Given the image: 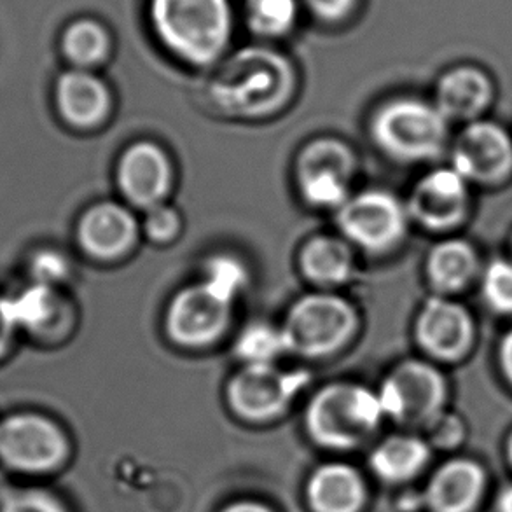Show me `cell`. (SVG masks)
Instances as JSON below:
<instances>
[{"label":"cell","mask_w":512,"mask_h":512,"mask_svg":"<svg viewBox=\"0 0 512 512\" xmlns=\"http://www.w3.org/2000/svg\"><path fill=\"white\" fill-rule=\"evenodd\" d=\"M507 458H509V462L512 465V434L509 437V441H507Z\"/></svg>","instance_id":"39"},{"label":"cell","mask_w":512,"mask_h":512,"mask_svg":"<svg viewBox=\"0 0 512 512\" xmlns=\"http://www.w3.org/2000/svg\"><path fill=\"white\" fill-rule=\"evenodd\" d=\"M146 233L154 242H170L173 236L179 233V214L173 208L158 205V207L147 210Z\"/></svg>","instance_id":"32"},{"label":"cell","mask_w":512,"mask_h":512,"mask_svg":"<svg viewBox=\"0 0 512 512\" xmlns=\"http://www.w3.org/2000/svg\"><path fill=\"white\" fill-rule=\"evenodd\" d=\"M373 135L378 146L397 160H430L443 151L448 119L434 105L399 98L374 116Z\"/></svg>","instance_id":"4"},{"label":"cell","mask_w":512,"mask_h":512,"mask_svg":"<svg viewBox=\"0 0 512 512\" xmlns=\"http://www.w3.org/2000/svg\"><path fill=\"white\" fill-rule=\"evenodd\" d=\"M383 416L380 395L362 385L333 383L308 404L306 430L322 448L353 450L373 436Z\"/></svg>","instance_id":"3"},{"label":"cell","mask_w":512,"mask_h":512,"mask_svg":"<svg viewBox=\"0 0 512 512\" xmlns=\"http://www.w3.org/2000/svg\"><path fill=\"white\" fill-rule=\"evenodd\" d=\"M353 173L355 156L341 140H313L296 161L299 189L317 207L340 210L350 198Z\"/></svg>","instance_id":"10"},{"label":"cell","mask_w":512,"mask_h":512,"mask_svg":"<svg viewBox=\"0 0 512 512\" xmlns=\"http://www.w3.org/2000/svg\"><path fill=\"white\" fill-rule=\"evenodd\" d=\"M305 371H282L275 364H245L228 383V402L242 420L266 423L289 408L305 388Z\"/></svg>","instance_id":"7"},{"label":"cell","mask_w":512,"mask_h":512,"mask_svg":"<svg viewBox=\"0 0 512 512\" xmlns=\"http://www.w3.org/2000/svg\"><path fill=\"white\" fill-rule=\"evenodd\" d=\"M430 446L416 436H392L374 448L369 465L376 478L402 485L422 474L429 465Z\"/></svg>","instance_id":"20"},{"label":"cell","mask_w":512,"mask_h":512,"mask_svg":"<svg viewBox=\"0 0 512 512\" xmlns=\"http://www.w3.org/2000/svg\"><path fill=\"white\" fill-rule=\"evenodd\" d=\"M203 282L233 303L249 282V273L236 257L215 256L208 261Z\"/></svg>","instance_id":"28"},{"label":"cell","mask_w":512,"mask_h":512,"mask_svg":"<svg viewBox=\"0 0 512 512\" xmlns=\"http://www.w3.org/2000/svg\"><path fill=\"white\" fill-rule=\"evenodd\" d=\"M492 86L476 69L451 70L437 86V109L446 119H471L485 109Z\"/></svg>","instance_id":"22"},{"label":"cell","mask_w":512,"mask_h":512,"mask_svg":"<svg viewBox=\"0 0 512 512\" xmlns=\"http://www.w3.org/2000/svg\"><path fill=\"white\" fill-rule=\"evenodd\" d=\"M147 16L158 41L198 67L217 62L235 30L231 0H149Z\"/></svg>","instance_id":"1"},{"label":"cell","mask_w":512,"mask_h":512,"mask_svg":"<svg viewBox=\"0 0 512 512\" xmlns=\"http://www.w3.org/2000/svg\"><path fill=\"white\" fill-rule=\"evenodd\" d=\"M476 271V254L460 240L437 245L429 257V275L432 284L444 292L462 289Z\"/></svg>","instance_id":"25"},{"label":"cell","mask_w":512,"mask_h":512,"mask_svg":"<svg viewBox=\"0 0 512 512\" xmlns=\"http://www.w3.org/2000/svg\"><path fill=\"white\" fill-rule=\"evenodd\" d=\"M301 9V0H245L243 18L257 37L280 39L296 27Z\"/></svg>","instance_id":"26"},{"label":"cell","mask_w":512,"mask_h":512,"mask_svg":"<svg viewBox=\"0 0 512 512\" xmlns=\"http://www.w3.org/2000/svg\"><path fill=\"white\" fill-rule=\"evenodd\" d=\"M28 273L35 284L56 287L69 277L70 261L60 250H37L28 261Z\"/></svg>","instance_id":"29"},{"label":"cell","mask_w":512,"mask_h":512,"mask_svg":"<svg viewBox=\"0 0 512 512\" xmlns=\"http://www.w3.org/2000/svg\"><path fill=\"white\" fill-rule=\"evenodd\" d=\"M118 182L126 200L140 208L163 205L172 189V165L153 142H139L126 149L118 165Z\"/></svg>","instance_id":"13"},{"label":"cell","mask_w":512,"mask_h":512,"mask_svg":"<svg viewBox=\"0 0 512 512\" xmlns=\"http://www.w3.org/2000/svg\"><path fill=\"white\" fill-rule=\"evenodd\" d=\"M338 224L350 242L380 254L406 235L408 214L394 194L371 189L348 198L338 210Z\"/></svg>","instance_id":"9"},{"label":"cell","mask_w":512,"mask_h":512,"mask_svg":"<svg viewBox=\"0 0 512 512\" xmlns=\"http://www.w3.org/2000/svg\"><path fill=\"white\" fill-rule=\"evenodd\" d=\"M55 98L60 116L81 130L100 125L111 109V93L90 70L63 72L56 81Z\"/></svg>","instance_id":"18"},{"label":"cell","mask_w":512,"mask_h":512,"mask_svg":"<svg viewBox=\"0 0 512 512\" xmlns=\"http://www.w3.org/2000/svg\"><path fill=\"white\" fill-rule=\"evenodd\" d=\"M416 336L430 355L457 359L471 345V317L462 306L448 299H429L418 317Z\"/></svg>","instance_id":"16"},{"label":"cell","mask_w":512,"mask_h":512,"mask_svg":"<svg viewBox=\"0 0 512 512\" xmlns=\"http://www.w3.org/2000/svg\"><path fill=\"white\" fill-rule=\"evenodd\" d=\"M497 512H512V485L506 486L497 497Z\"/></svg>","instance_id":"38"},{"label":"cell","mask_w":512,"mask_h":512,"mask_svg":"<svg viewBox=\"0 0 512 512\" xmlns=\"http://www.w3.org/2000/svg\"><path fill=\"white\" fill-rule=\"evenodd\" d=\"M14 336H16V329H14L13 322L7 315L4 299L0 298V359L9 352V348L13 345Z\"/></svg>","instance_id":"35"},{"label":"cell","mask_w":512,"mask_h":512,"mask_svg":"<svg viewBox=\"0 0 512 512\" xmlns=\"http://www.w3.org/2000/svg\"><path fill=\"white\" fill-rule=\"evenodd\" d=\"M357 327V315L346 299L334 294H308L298 299L282 327L287 352L324 357L345 346Z\"/></svg>","instance_id":"5"},{"label":"cell","mask_w":512,"mask_h":512,"mask_svg":"<svg viewBox=\"0 0 512 512\" xmlns=\"http://www.w3.org/2000/svg\"><path fill=\"white\" fill-rule=\"evenodd\" d=\"M453 165L465 180L493 184L512 168V142L500 126L474 123L458 137Z\"/></svg>","instance_id":"12"},{"label":"cell","mask_w":512,"mask_h":512,"mask_svg":"<svg viewBox=\"0 0 512 512\" xmlns=\"http://www.w3.org/2000/svg\"><path fill=\"white\" fill-rule=\"evenodd\" d=\"M111 48L109 30L93 18L72 21L62 35L63 55L76 69L97 67L109 56Z\"/></svg>","instance_id":"24"},{"label":"cell","mask_w":512,"mask_h":512,"mask_svg":"<svg viewBox=\"0 0 512 512\" xmlns=\"http://www.w3.org/2000/svg\"><path fill=\"white\" fill-rule=\"evenodd\" d=\"M467 180L455 168L425 175L411 198V212L423 226L446 229L462 221L467 208Z\"/></svg>","instance_id":"15"},{"label":"cell","mask_w":512,"mask_h":512,"mask_svg":"<svg viewBox=\"0 0 512 512\" xmlns=\"http://www.w3.org/2000/svg\"><path fill=\"white\" fill-rule=\"evenodd\" d=\"M2 299L16 331L44 336L62 317L60 296L55 287L49 285L32 282L23 291Z\"/></svg>","instance_id":"21"},{"label":"cell","mask_w":512,"mask_h":512,"mask_svg":"<svg viewBox=\"0 0 512 512\" xmlns=\"http://www.w3.org/2000/svg\"><path fill=\"white\" fill-rule=\"evenodd\" d=\"M301 6L317 20L338 23L353 13L357 0H301Z\"/></svg>","instance_id":"33"},{"label":"cell","mask_w":512,"mask_h":512,"mask_svg":"<svg viewBox=\"0 0 512 512\" xmlns=\"http://www.w3.org/2000/svg\"><path fill=\"white\" fill-rule=\"evenodd\" d=\"M70 455L62 427L39 413H14L0 422V462L23 474H48Z\"/></svg>","instance_id":"6"},{"label":"cell","mask_w":512,"mask_h":512,"mask_svg":"<svg viewBox=\"0 0 512 512\" xmlns=\"http://www.w3.org/2000/svg\"><path fill=\"white\" fill-rule=\"evenodd\" d=\"M500 359H502V366L506 371L507 378L512 383V331L507 334L506 340L502 343V352H500Z\"/></svg>","instance_id":"37"},{"label":"cell","mask_w":512,"mask_h":512,"mask_svg":"<svg viewBox=\"0 0 512 512\" xmlns=\"http://www.w3.org/2000/svg\"><path fill=\"white\" fill-rule=\"evenodd\" d=\"M378 395L383 415L401 425L430 427L443 415L446 383L434 367L409 360L388 374Z\"/></svg>","instance_id":"8"},{"label":"cell","mask_w":512,"mask_h":512,"mask_svg":"<svg viewBox=\"0 0 512 512\" xmlns=\"http://www.w3.org/2000/svg\"><path fill=\"white\" fill-rule=\"evenodd\" d=\"M139 226L128 208L104 201L84 212L77 226V240L84 252L97 259H114L132 249Z\"/></svg>","instance_id":"14"},{"label":"cell","mask_w":512,"mask_h":512,"mask_svg":"<svg viewBox=\"0 0 512 512\" xmlns=\"http://www.w3.org/2000/svg\"><path fill=\"white\" fill-rule=\"evenodd\" d=\"M301 270L312 282L338 285L352 277L353 256L348 243L334 236H315L299 256Z\"/></svg>","instance_id":"23"},{"label":"cell","mask_w":512,"mask_h":512,"mask_svg":"<svg viewBox=\"0 0 512 512\" xmlns=\"http://www.w3.org/2000/svg\"><path fill=\"white\" fill-rule=\"evenodd\" d=\"M231 305L207 282L182 289L168 306V334L182 346L210 345L226 333Z\"/></svg>","instance_id":"11"},{"label":"cell","mask_w":512,"mask_h":512,"mask_svg":"<svg viewBox=\"0 0 512 512\" xmlns=\"http://www.w3.org/2000/svg\"><path fill=\"white\" fill-rule=\"evenodd\" d=\"M486 492V474L481 465L455 458L441 465L425 490L430 512H474Z\"/></svg>","instance_id":"17"},{"label":"cell","mask_w":512,"mask_h":512,"mask_svg":"<svg viewBox=\"0 0 512 512\" xmlns=\"http://www.w3.org/2000/svg\"><path fill=\"white\" fill-rule=\"evenodd\" d=\"M221 512H275L271 511L270 507L259 504V502H252V500H242V502H233L229 506L224 507Z\"/></svg>","instance_id":"36"},{"label":"cell","mask_w":512,"mask_h":512,"mask_svg":"<svg viewBox=\"0 0 512 512\" xmlns=\"http://www.w3.org/2000/svg\"><path fill=\"white\" fill-rule=\"evenodd\" d=\"M485 298L497 312L512 313V263L495 261L483 278Z\"/></svg>","instance_id":"30"},{"label":"cell","mask_w":512,"mask_h":512,"mask_svg":"<svg viewBox=\"0 0 512 512\" xmlns=\"http://www.w3.org/2000/svg\"><path fill=\"white\" fill-rule=\"evenodd\" d=\"M235 352L245 364H275V360L287 352L282 327L277 329L263 322L250 324L238 336Z\"/></svg>","instance_id":"27"},{"label":"cell","mask_w":512,"mask_h":512,"mask_svg":"<svg viewBox=\"0 0 512 512\" xmlns=\"http://www.w3.org/2000/svg\"><path fill=\"white\" fill-rule=\"evenodd\" d=\"M313 512H360L367 502V486L357 469L346 464H324L306 485Z\"/></svg>","instance_id":"19"},{"label":"cell","mask_w":512,"mask_h":512,"mask_svg":"<svg viewBox=\"0 0 512 512\" xmlns=\"http://www.w3.org/2000/svg\"><path fill=\"white\" fill-rule=\"evenodd\" d=\"M0 512H69L62 500L46 490H20L7 493Z\"/></svg>","instance_id":"31"},{"label":"cell","mask_w":512,"mask_h":512,"mask_svg":"<svg viewBox=\"0 0 512 512\" xmlns=\"http://www.w3.org/2000/svg\"><path fill=\"white\" fill-rule=\"evenodd\" d=\"M210 91L215 104L229 116L263 118L291 98L294 70L275 51L245 49L224 63Z\"/></svg>","instance_id":"2"},{"label":"cell","mask_w":512,"mask_h":512,"mask_svg":"<svg viewBox=\"0 0 512 512\" xmlns=\"http://www.w3.org/2000/svg\"><path fill=\"white\" fill-rule=\"evenodd\" d=\"M434 443L439 446H455L462 439V425L455 418H437L436 422L430 425Z\"/></svg>","instance_id":"34"}]
</instances>
